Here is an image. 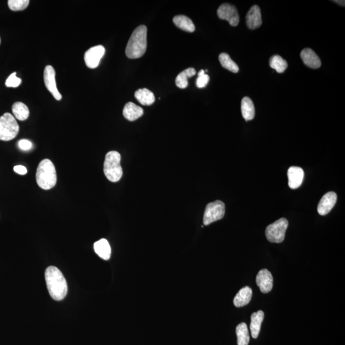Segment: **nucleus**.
Returning <instances> with one entry per match:
<instances>
[{
	"label": "nucleus",
	"mask_w": 345,
	"mask_h": 345,
	"mask_svg": "<svg viewBox=\"0 0 345 345\" xmlns=\"http://www.w3.org/2000/svg\"><path fill=\"white\" fill-rule=\"evenodd\" d=\"M36 180L38 185L42 189L49 190L55 186L57 182L56 169L49 159H44L38 166Z\"/></svg>",
	"instance_id": "obj_3"
},
{
	"label": "nucleus",
	"mask_w": 345,
	"mask_h": 345,
	"mask_svg": "<svg viewBox=\"0 0 345 345\" xmlns=\"http://www.w3.org/2000/svg\"><path fill=\"white\" fill-rule=\"evenodd\" d=\"M147 47V28L141 25L135 28L132 33L127 47L126 56L130 59L141 58L146 52Z\"/></svg>",
	"instance_id": "obj_2"
},
{
	"label": "nucleus",
	"mask_w": 345,
	"mask_h": 345,
	"mask_svg": "<svg viewBox=\"0 0 345 345\" xmlns=\"http://www.w3.org/2000/svg\"><path fill=\"white\" fill-rule=\"evenodd\" d=\"M288 227H289V221L287 219H280L266 227L265 230L266 239L272 243H282L285 239Z\"/></svg>",
	"instance_id": "obj_6"
},
{
	"label": "nucleus",
	"mask_w": 345,
	"mask_h": 345,
	"mask_svg": "<svg viewBox=\"0 0 345 345\" xmlns=\"http://www.w3.org/2000/svg\"><path fill=\"white\" fill-rule=\"evenodd\" d=\"M335 3L341 5L342 6H344V1H334Z\"/></svg>",
	"instance_id": "obj_33"
},
{
	"label": "nucleus",
	"mask_w": 345,
	"mask_h": 345,
	"mask_svg": "<svg viewBox=\"0 0 345 345\" xmlns=\"http://www.w3.org/2000/svg\"><path fill=\"white\" fill-rule=\"evenodd\" d=\"M14 170L15 172L21 175H25L27 173V169L25 166L21 165L14 166Z\"/></svg>",
	"instance_id": "obj_32"
},
{
	"label": "nucleus",
	"mask_w": 345,
	"mask_h": 345,
	"mask_svg": "<svg viewBox=\"0 0 345 345\" xmlns=\"http://www.w3.org/2000/svg\"><path fill=\"white\" fill-rule=\"evenodd\" d=\"M55 70L51 65H47L44 69V80L47 90L51 92L57 101H60L62 97L57 89Z\"/></svg>",
	"instance_id": "obj_10"
},
{
	"label": "nucleus",
	"mask_w": 345,
	"mask_h": 345,
	"mask_svg": "<svg viewBox=\"0 0 345 345\" xmlns=\"http://www.w3.org/2000/svg\"><path fill=\"white\" fill-rule=\"evenodd\" d=\"M0 44H1V38H0Z\"/></svg>",
	"instance_id": "obj_35"
},
{
	"label": "nucleus",
	"mask_w": 345,
	"mask_h": 345,
	"mask_svg": "<svg viewBox=\"0 0 345 345\" xmlns=\"http://www.w3.org/2000/svg\"><path fill=\"white\" fill-rule=\"evenodd\" d=\"M242 116L246 121L251 120L255 116V109L253 101L249 97H245L241 102Z\"/></svg>",
	"instance_id": "obj_20"
},
{
	"label": "nucleus",
	"mask_w": 345,
	"mask_h": 345,
	"mask_svg": "<svg viewBox=\"0 0 345 345\" xmlns=\"http://www.w3.org/2000/svg\"><path fill=\"white\" fill-rule=\"evenodd\" d=\"M225 204L218 200L207 204L203 216V225L207 226L221 220L225 216Z\"/></svg>",
	"instance_id": "obj_7"
},
{
	"label": "nucleus",
	"mask_w": 345,
	"mask_h": 345,
	"mask_svg": "<svg viewBox=\"0 0 345 345\" xmlns=\"http://www.w3.org/2000/svg\"><path fill=\"white\" fill-rule=\"evenodd\" d=\"M273 281L272 273L267 269L260 270L256 276V284L263 294H267L272 290Z\"/></svg>",
	"instance_id": "obj_11"
},
{
	"label": "nucleus",
	"mask_w": 345,
	"mask_h": 345,
	"mask_svg": "<svg viewBox=\"0 0 345 345\" xmlns=\"http://www.w3.org/2000/svg\"><path fill=\"white\" fill-rule=\"evenodd\" d=\"M301 57L303 62L308 67L318 68L321 66V61L317 54L309 48L304 49L301 53Z\"/></svg>",
	"instance_id": "obj_15"
},
{
	"label": "nucleus",
	"mask_w": 345,
	"mask_h": 345,
	"mask_svg": "<svg viewBox=\"0 0 345 345\" xmlns=\"http://www.w3.org/2000/svg\"><path fill=\"white\" fill-rule=\"evenodd\" d=\"M135 97L140 104L144 106L152 105L156 100L153 93L147 89L137 90L135 92Z\"/></svg>",
	"instance_id": "obj_21"
},
{
	"label": "nucleus",
	"mask_w": 345,
	"mask_h": 345,
	"mask_svg": "<svg viewBox=\"0 0 345 345\" xmlns=\"http://www.w3.org/2000/svg\"><path fill=\"white\" fill-rule=\"evenodd\" d=\"M105 48L101 45L91 47L84 56L86 65L90 68H96L105 54Z\"/></svg>",
	"instance_id": "obj_9"
},
{
	"label": "nucleus",
	"mask_w": 345,
	"mask_h": 345,
	"mask_svg": "<svg viewBox=\"0 0 345 345\" xmlns=\"http://www.w3.org/2000/svg\"><path fill=\"white\" fill-rule=\"evenodd\" d=\"M173 23L180 29L185 32L192 33L194 32L195 26L191 19L184 15H179L174 17Z\"/></svg>",
	"instance_id": "obj_22"
},
{
	"label": "nucleus",
	"mask_w": 345,
	"mask_h": 345,
	"mask_svg": "<svg viewBox=\"0 0 345 345\" xmlns=\"http://www.w3.org/2000/svg\"><path fill=\"white\" fill-rule=\"evenodd\" d=\"M236 334L238 345H248L250 337L246 323H241L237 326Z\"/></svg>",
	"instance_id": "obj_25"
},
{
	"label": "nucleus",
	"mask_w": 345,
	"mask_h": 345,
	"mask_svg": "<svg viewBox=\"0 0 345 345\" xmlns=\"http://www.w3.org/2000/svg\"><path fill=\"white\" fill-rule=\"evenodd\" d=\"M121 156L116 151H110L106 154L104 163V173L106 177L112 182H117L123 175L120 165Z\"/></svg>",
	"instance_id": "obj_4"
},
{
	"label": "nucleus",
	"mask_w": 345,
	"mask_h": 345,
	"mask_svg": "<svg viewBox=\"0 0 345 345\" xmlns=\"http://www.w3.org/2000/svg\"><path fill=\"white\" fill-rule=\"evenodd\" d=\"M219 60H220L221 65L224 68L234 73L239 72V66L232 60V58H230V56L227 53H223L220 54V56H219Z\"/></svg>",
	"instance_id": "obj_26"
},
{
	"label": "nucleus",
	"mask_w": 345,
	"mask_h": 345,
	"mask_svg": "<svg viewBox=\"0 0 345 345\" xmlns=\"http://www.w3.org/2000/svg\"><path fill=\"white\" fill-rule=\"evenodd\" d=\"M253 291L251 288L246 287L239 290L234 300V305L237 308L247 305L251 301Z\"/></svg>",
	"instance_id": "obj_17"
},
{
	"label": "nucleus",
	"mask_w": 345,
	"mask_h": 345,
	"mask_svg": "<svg viewBox=\"0 0 345 345\" xmlns=\"http://www.w3.org/2000/svg\"><path fill=\"white\" fill-rule=\"evenodd\" d=\"M94 250L97 255L104 260H108L110 258L111 249L108 240L102 239L99 241L95 242Z\"/></svg>",
	"instance_id": "obj_18"
},
{
	"label": "nucleus",
	"mask_w": 345,
	"mask_h": 345,
	"mask_svg": "<svg viewBox=\"0 0 345 345\" xmlns=\"http://www.w3.org/2000/svg\"><path fill=\"white\" fill-rule=\"evenodd\" d=\"M204 75V70H201L200 71H199V72L198 73V75H198V76H203Z\"/></svg>",
	"instance_id": "obj_34"
},
{
	"label": "nucleus",
	"mask_w": 345,
	"mask_h": 345,
	"mask_svg": "<svg viewBox=\"0 0 345 345\" xmlns=\"http://www.w3.org/2000/svg\"><path fill=\"white\" fill-rule=\"evenodd\" d=\"M210 80V77L204 74V75L198 76L196 80V87L199 89L205 87Z\"/></svg>",
	"instance_id": "obj_30"
},
{
	"label": "nucleus",
	"mask_w": 345,
	"mask_h": 345,
	"mask_svg": "<svg viewBox=\"0 0 345 345\" xmlns=\"http://www.w3.org/2000/svg\"><path fill=\"white\" fill-rule=\"evenodd\" d=\"M218 15L221 20H227L231 26L236 27L239 23V15L236 7L229 4H224L219 7Z\"/></svg>",
	"instance_id": "obj_8"
},
{
	"label": "nucleus",
	"mask_w": 345,
	"mask_h": 345,
	"mask_svg": "<svg viewBox=\"0 0 345 345\" xmlns=\"http://www.w3.org/2000/svg\"><path fill=\"white\" fill-rule=\"evenodd\" d=\"M304 172L303 169L298 166H292L288 170L289 187L296 189L301 186L303 183Z\"/></svg>",
	"instance_id": "obj_14"
},
{
	"label": "nucleus",
	"mask_w": 345,
	"mask_h": 345,
	"mask_svg": "<svg viewBox=\"0 0 345 345\" xmlns=\"http://www.w3.org/2000/svg\"><path fill=\"white\" fill-rule=\"evenodd\" d=\"M264 319V313L262 311H258L257 313H253L251 316V335L254 339H256L260 334L261 323Z\"/></svg>",
	"instance_id": "obj_19"
},
{
	"label": "nucleus",
	"mask_w": 345,
	"mask_h": 345,
	"mask_svg": "<svg viewBox=\"0 0 345 345\" xmlns=\"http://www.w3.org/2000/svg\"><path fill=\"white\" fill-rule=\"evenodd\" d=\"M269 64L270 67L274 69L278 73H284L288 67L287 61L279 55L271 57Z\"/></svg>",
	"instance_id": "obj_27"
},
{
	"label": "nucleus",
	"mask_w": 345,
	"mask_h": 345,
	"mask_svg": "<svg viewBox=\"0 0 345 345\" xmlns=\"http://www.w3.org/2000/svg\"><path fill=\"white\" fill-rule=\"evenodd\" d=\"M45 278L50 296L55 301H59L67 294L68 287L65 278L56 266H50L45 272Z\"/></svg>",
	"instance_id": "obj_1"
},
{
	"label": "nucleus",
	"mask_w": 345,
	"mask_h": 345,
	"mask_svg": "<svg viewBox=\"0 0 345 345\" xmlns=\"http://www.w3.org/2000/svg\"><path fill=\"white\" fill-rule=\"evenodd\" d=\"M22 80L17 77L16 73L11 74L10 76L7 78L6 85L7 87L17 88L21 85Z\"/></svg>",
	"instance_id": "obj_29"
},
{
	"label": "nucleus",
	"mask_w": 345,
	"mask_h": 345,
	"mask_svg": "<svg viewBox=\"0 0 345 345\" xmlns=\"http://www.w3.org/2000/svg\"><path fill=\"white\" fill-rule=\"evenodd\" d=\"M246 25L251 30H255L261 27L262 24L260 7L253 6L249 9L246 16Z\"/></svg>",
	"instance_id": "obj_13"
},
{
	"label": "nucleus",
	"mask_w": 345,
	"mask_h": 345,
	"mask_svg": "<svg viewBox=\"0 0 345 345\" xmlns=\"http://www.w3.org/2000/svg\"><path fill=\"white\" fill-rule=\"evenodd\" d=\"M12 111L15 118L20 121L27 120L30 115L29 109L27 106L21 102H15L13 105Z\"/></svg>",
	"instance_id": "obj_23"
},
{
	"label": "nucleus",
	"mask_w": 345,
	"mask_h": 345,
	"mask_svg": "<svg viewBox=\"0 0 345 345\" xmlns=\"http://www.w3.org/2000/svg\"><path fill=\"white\" fill-rule=\"evenodd\" d=\"M337 201V195L334 192H329L322 197L317 207L319 214L327 215L331 211Z\"/></svg>",
	"instance_id": "obj_12"
},
{
	"label": "nucleus",
	"mask_w": 345,
	"mask_h": 345,
	"mask_svg": "<svg viewBox=\"0 0 345 345\" xmlns=\"http://www.w3.org/2000/svg\"><path fill=\"white\" fill-rule=\"evenodd\" d=\"M32 142L27 140H21L18 143V147L21 150L24 151H30L32 148Z\"/></svg>",
	"instance_id": "obj_31"
},
{
	"label": "nucleus",
	"mask_w": 345,
	"mask_h": 345,
	"mask_svg": "<svg viewBox=\"0 0 345 345\" xmlns=\"http://www.w3.org/2000/svg\"><path fill=\"white\" fill-rule=\"evenodd\" d=\"M196 70L194 68H188L177 76L176 78V85L181 89H184L188 86V78L196 75Z\"/></svg>",
	"instance_id": "obj_24"
},
{
	"label": "nucleus",
	"mask_w": 345,
	"mask_h": 345,
	"mask_svg": "<svg viewBox=\"0 0 345 345\" xmlns=\"http://www.w3.org/2000/svg\"><path fill=\"white\" fill-rule=\"evenodd\" d=\"M20 126L15 117L11 113H6L0 117V140L9 142L18 134Z\"/></svg>",
	"instance_id": "obj_5"
},
{
	"label": "nucleus",
	"mask_w": 345,
	"mask_h": 345,
	"mask_svg": "<svg viewBox=\"0 0 345 345\" xmlns=\"http://www.w3.org/2000/svg\"><path fill=\"white\" fill-rule=\"evenodd\" d=\"M29 0H9L8 1L9 9L13 11L25 10L29 6Z\"/></svg>",
	"instance_id": "obj_28"
},
{
	"label": "nucleus",
	"mask_w": 345,
	"mask_h": 345,
	"mask_svg": "<svg viewBox=\"0 0 345 345\" xmlns=\"http://www.w3.org/2000/svg\"><path fill=\"white\" fill-rule=\"evenodd\" d=\"M144 115V109L141 107L135 105L133 102H127L123 110V115L128 121L136 120Z\"/></svg>",
	"instance_id": "obj_16"
}]
</instances>
